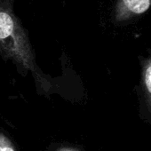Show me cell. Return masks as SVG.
<instances>
[{
    "label": "cell",
    "instance_id": "obj_1",
    "mask_svg": "<svg viewBox=\"0 0 151 151\" xmlns=\"http://www.w3.org/2000/svg\"><path fill=\"white\" fill-rule=\"evenodd\" d=\"M0 46L18 64L33 69L34 56L29 39L14 14L4 8H0Z\"/></svg>",
    "mask_w": 151,
    "mask_h": 151
},
{
    "label": "cell",
    "instance_id": "obj_5",
    "mask_svg": "<svg viewBox=\"0 0 151 151\" xmlns=\"http://www.w3.org/2000/svg\"><path fill=\"white\" fill-rule=\"evenodd\" d=\"M60 151H74V150L69 149V148H64V149H62V150H60Z\"/></svg>",
    "mask_w": 151,
    "mask_h": 151
},
{
    "label": "cell",
    "instance_id": "obj_4",
    "mask_svg": "<svg viewBox=\"0 0 151 151\" xmlns=\"http://www.w3.org/2000/svg\"><path fill=\"white\" fill-rule=\"evenodd\" d=\"M0 151H15L11 141L0 133Z\"/></svg>",
    "mask_w": 151,
    "mask_h": 151
},
{
    "label": "cell",
    "instance_id": "obj_3",
    "mask_svg": "<svg viewBox=\"0 0 151 151\" xmlns=\"http://www.w3.org/2000/svg\"><path fill=\"white\" fill-rule=\"evenodd\" d=\"M151 6V0H118L115 9L116 22H124L146 13Z\"/></svg>",
    "mask_w": 151,
    "mask_h": 151
},
{
    "label": "cell",
    "instance_id": "obj_2",
    "mask_svg": "<svg viewBox=\"0 0 151 151\" xmlns=\"http://www.w3.org/2000/svg\"><path fill=\"white\" fill-rule=\"evenodd\" d=\"M139 116L151 126V53L142 64L139 91Z\"/></svg>",
    "mask_w": 151,
    "mask_h": 151
}]
</instances>
